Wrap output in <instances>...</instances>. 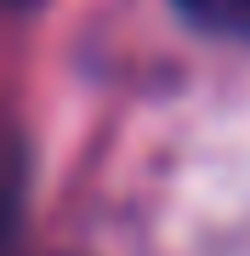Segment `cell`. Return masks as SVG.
Here are the masks:
<instances>
[{"label":"cell","mask_w":250,"mask_h":256,"mask_svg":"<svg viewBox=\"0 0 250 256\" xmlns=\"http://www.w3.org/2000/svg\"><path fill=\"white\" fill-rule=\"evenodd\" d=\"M182 18L205 28V34H228V40H250V0H176Z\"/></svg>","instance_id":"cell-1"}]
</instances>
